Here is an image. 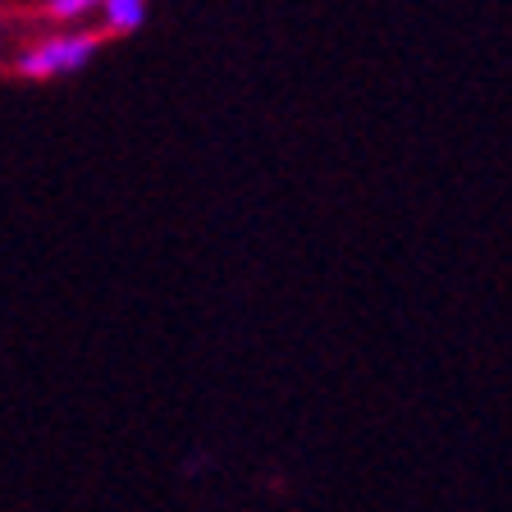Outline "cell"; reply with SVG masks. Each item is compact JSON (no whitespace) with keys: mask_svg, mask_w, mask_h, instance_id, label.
I'll list each match as a JSON object with an SVG mask.
<instances>
[{"mask_svg":"<svg viewBox=\"0 0 512 512\" xmlns=\"http://www.w3.org/2000/svg\"><path fill=\"white\" fill-rule=\"evenodd\" d=\"M110 37L101 28H51L42 37H28V42L14 51L10 74L23 83H55V78H74L83 74L87 64L101 55Z\"/></svg>","mask_w":512,"mask_h":512,"instance_id":"cell-1","label":"cell"},{"mask_svg":"<svg viewBox=\"0 0 512 512\" xmlns=\"http://www.w3.org/2000/svg\"><path fill=\"white\" fill-rule=\"evenodd\" d=\"M151 14V0H106L101 5V14H96V28L106 32V37H133V32L147 23Z\"/></svg>","mask_w":512,"mask_h":512,"instance_id":"cell-2","label":"cell"},{"mask_svg":"<svg viewBox=\"0 0 512 512\" xmlns=\"http://www.w3.org/2000/svg\"><path fill=\"white\" fill-rule=\"evenodd\" d=\"M101 5L106 0H37V14L55 28H83V19L101 14Z\"/></svg>","mask_w":512,"mask_h":512,"instance_id":"cell-3","label":"cell"},{"mask_svg":"<svg viewBox=\"0 0 512 512\" xmlns=\"http://www.w3.org/2000/svg\"><path fill=\"white\" fill-rule=\"evenodd\" d=\"M0 55H5V28H0Z\"/></svg>","mask_w":512,"mask_h":512,"instance_id":"cell-4","label":"cell"}]
</instances>
